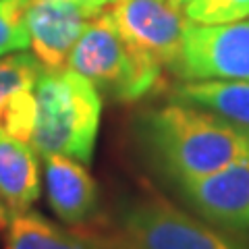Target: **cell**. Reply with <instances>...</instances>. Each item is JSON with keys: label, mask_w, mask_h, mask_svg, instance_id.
Here are the masks:
<instances>
[{"label": "cell", "mask_w": 249, "mask_h": 249, "mask_svg": "<svg viewBox=\"0 0 249 249\" xmlns=\"http://www.w3.org/2000/svg\"><path fill=\"white\" fill-rule=\"evenodd\" d=\"M143 142L177 183L214 175L249 156V133L204 108L173 102L143 116Z\"/></svg>", "instance_id": "6da1fadb"}, {"label": "cell", "mask_w": 249, "mask_h": 249, "mask_svg": "<svg viewBox=\"0 0 249 249\" xmlns=\"http://www.w3.org/2000/svg\"><path fill=\"white\" fill-rule=\"evenodd\" d=\"M102 119V98L75 71L46 73L36 83V123L31 145L40 156H67L89 164Z\"/></svg>", "instance_id": "7a4b0ae2"}, {"label": "cell", "mask_w": 249, "mask_h": 249, "mask_svg": "<svg viewBox=\"0 0 249 249\" xmlns=\"http://www.w3.org/2000/svg\"><path fill=\"white\" fill-rule=\"evenodd\" d=\"M69 71L89 79L116 102H135L160 88L164 67L133 50L116 31L106 9L93 17L69 56Z\"/></svg>", "instance_id": "3957f363"}, {"label": "cell", "mask_w": 249, "mask_h": 249, "mask_svg": "<svg viewBox=\"0 0 249 249\" xmlns=\"http://www.w3.org/2000/svg\"><path fill=\"white\" fill-rule=\"evenodd\" d=\"M106 237L112 249H249L160 196L131 201Z\"/></svg>", "instance_id": "277c9868"}, {"label": "cell", "mask_w": 249, "mask_h": 249, "mask_svg": "<svg viewBox=\"0 0 249 249\" xmlns=\"http://www.w3.org/2000/svg\"><path fill=\"white\" fill-rule=\"evenodd\" d=\"M106 13L133 50L170 71L177 67L191 25L183 6L173 0H114L106 6Z\"/></svg>", "instance_id": "5b68a950"}, {"label": "cell", "mask_w": 249, "mask_h": 249, "mask_svg": "<svg viewBox=\"0 0 249 249\" xmlns=\"http://www.w3.org/2000/svg\"><path fill=\"white\" fill-rule=\"evenodd\" d=\"M173 73L183 81H249V21L220 25L191 23Z\"/></svg>", "instance_id": "8992f818"}, {"label": "cell", "mask_w": 249, "mask_h": 249, "mask_svg": "<svg viewBox=\"0 0 249 249\" xmlns=\"http://www.w3.org/2000/svg\"><path fill=\"white\" fill-rule=\"evenodd\" d=\"M98 13L71 0H29V46L46 73L67 71L73 46Z\"/></svg>", "instance_id": "52a82bcc"}, {"label": "cell", "mask_w": 249, "mask_h": 249, "mask_svg": "<svg viewBox=\"0 0 249 249\" xmlns=\"http://www.w3.org/2000/svg\"><path fill=\"white\" fill-rule=\"evenodd\" d=\"M178 187L210 224L249 235V156L214 175L183 181Z\"/></svg>", "instance_id": "ba28073f"}, {"label": "cell", "mask_w": 249, "mask_h": 249, "mask_svg": "<svg viewBox=\"0 0 249 249\" xmlns=\"http://www.w3.org/2000/svg\"><path fill=\"white\" fill-rule=\"evenodd\" d=\"M46 197L58 220L81 227L98 210V183L83 162L67 156L44 158Z\"/></svg>", "instance_id": "9c48e42d"}, {"label": "cell", "mask_w": 249, "mask_h": 249, "mask_svg": "<svg viewBox=\"0 0 249 249\" xmlns=\"http://www.w3.org/2000/svg\"><path fill=\"white\" fill-rule=\"evenodd\" d=\"M34 145L0 133V204L17 216L29 212L40 197V162Z\"/></svg>", "instance_id": "30bf717a"}, {"label": "cell", "mask_w": 249, "mask_h": 249, "mask_svg": "<svg viewBox=\"0 0 249 249\" xmlns=\"http://www.w3.org/2000/svg\"><path fill=\"white\" fill-rule=\"evenodd\" d=\"M6 249H112L106 235L98 231H69L37 212L11 218Z\"/></svg>", "instance_id": "8fae6325"}, {"label": "cell", "mask_w": 249, "mask_h": 249, "mask_svg": "<svg viewBox=\"0 0 249 249\" xmlns=\"http://www.w3.org/2000/svg\"><path fill=\"white\" fill-rule=\"evenodd\" d=\"M175 100L216 114L249 133V81L201 79L183 81L175 88Z\"/></svg>", "instance_id": "7c38bea8"}, {"label": "cell", "mask_w": 249, "mask_h": 249, "mask_svg": "<svg viewBox=\"0 0 249 249\" xmlns=\"http://www.w3.org/2000/svg\"><path fill=\"white\" fill-rule=\"evenodd\" d=\"M42 65L27 52L0 56V112L17 102L21 96L36 91V83L42 75Z\"/></svg>", "instance_id": "4fadbf2b"}, {"label": "cell", "mask_w": 249, "mask_h": 249, "mask_svg": "<svg viewBox=\"0 0 249 249\" xmlns=\"http://www.w3.org/2000/svg\"><path fill=\"white\" fill-rule=\"evenodd\" d=\"M29 0H0V56L29 48Z\"/></svg>", "instance_id": "5bb4252c"}, {"label": "cell", "mask_w": 249, "mask_h": 249, "mask_svg": "<svg viewBox=\"0 0 249 249\" xmlns=\"http://www.w3.org/2000/svg\"><path fill=\"white\" fill-rule=\"evenodd\" d=\"M187 19L196 25H220L249 17V0H191L185 4Z\"/></svg>", "instance_id": "9a60e30c"}, {"label": "cell", "mask_w": 249, "mask_h": 249, "mask_svg": "<svg viewBox=\"0 0 249 249\" xmlns=\"http://www.w3.org/2000/svg\"><path fill=\"white\" fill-rule=\"evenodd\" d=\"M71 2L81 4V6H85V9H91V11H102L108 4H112L114 0H71Z\"/></svg>", "instance_id": "2e32d148"}, {"label": "cell", "mask_w": 249, "mask_h": 249, "mask_svg": "<svg viewBox=\"0 0 249 249\" xmlns=\"http://www.w3.org/2000/svg\"><path fill=\"white\" fill-rule=\"evenodd\" d=\"M9 222H11V216L4 210V206L0 204V229H6V227H9Z\"/></svg>", "instance_id": "e0dca14e"}, {"label": "cell", "mask_w": 249, "mask_h": 249, "mask_svg": "<svg viewBox=\"0 0 249 249\" xmlns=\"http://www.w3.org/2000/svg\"><path fill=\"white\" fill-rule=\"evenodd\" d=\"M173 2H175V4H178V6H185L187 2H191V0H173Z\"/></svg>", "instance_id": "ac0fdd59"}]
</instances>
